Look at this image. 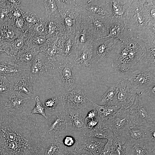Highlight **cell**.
<instances>
[{
	"label": "cell",
	"instance_id": "25",
	"mask_svg": "<svg viewBox=\"0 0 155 155\" xmlns=\"http://www.w3.org/2000/svg\"><path fill=\"white\" fill-rule=\"evenodd\" d=\"M40 51L39 49L27 45L20 50L14 57L12 61L16 65L30 66L37 54Z\"/></svg>",
	"mask_w": 155,
	"mask_h": 155
},
{
	"label": "cell",
	"instance_id": "34",
	"mask_svg": "<svg viewBox=\"0 0 155 155\" xmlns=\"http://www.w3.org/2000/svg\"><path fill=\"white\" fill-rule=\"evenodd\" d=\"M126 26V24L123 21L112 17V22L109 33L103 39L113 38L119 40H122L125 34Z\"/></svg>",
	"mask_w": 155,
	"mask_h": 155
},
{
	"label": "cell",
	"instance_id": "21",
	"mask_svg": "<svg viewBox=\"0 0 155 155\" xmlns=\"http://www.w3.org/2000/svg\"><path fill=\"white\" fill-rule=\"evenodd\" d=\"M126 155H155V141L144 139L131 142Z\"/></svg>",
	"mask_w": 155,
	"mask_h": 155
},
{
	"label": "cell",
	"instance_id": "28",
	"mask_svg": "<svg viewBox=\"0 0 155 155\" xmlns=\"http://www.w3.org/2000/svg\"><path fill=\"white\" fill-rule=\"evenodd\" d=\"M108 140L95 137H85L80 149H84L90 152L93 155H99Z\"/></svg>",
	"mask_w": 155,
	"mask_h": 155
},
{
	"label": "cell",
	"instance_id": "50",
	"mask_svg": "<svg viewBox=\"0 0 155 155\" xmlns=\"http://www.w3.org/2000/svg\"><path fill=\"white\" fill-rule=\"evenodd\" d=\"M113 139L108 140L99 155H110L112 150Z\"/></svg>",
	"mask_w": 155,
	"mask_h": 155
},
{
	"label": "cell",
	"instance_id": "58",
	"mask_svg": "<svg viewBox=\"0 0 155 155\" xmlns=\"http://www.w3.org/2000/svg\"><path fill=\"white\" fill-rule=\"evenodd\" d=\"M65 155H74L72 152H69L66 153Z\"/></svg>",
	"mask_w": 155,
	"mask_h": 155
},
{
	"label": "cell",
	"instance_id": "52",
	"mask_svg": "<svg viewBox=\"0 0 155 155\" xmlns=\"http://www.w3.org/2000/svg\"><path fill=\"white\" fill-rule=\"evenodd\" d=\"M11 12L13 20L23 17L24 13L20 9V7H17L12 9Z\"/></svg>",
	"mask_w": 155,
	"mask_h": 155
},
{
	"label": "cell",
	"instance_id": "14",
	"mask_svg": "<svg viewBox=\"0 0 155 155\" xmlns=\"http://www.w3.org/2000/svg\"><path fill=\"white\" fill-rule=\"evenodd\" d=\"M20 92L13 90L7 98L0 100V104L6 110L15 113H19L24 111L26 105L31 99L28 96L23 97Z\"/></svg>",
	"mask_w": 155,
	"mask_h": 155
},
{
	"label": "cell",
	"instance_id": "32",
	"mask_svg": "<svg viewBox=\"0 0 155 155\" xmlns=\"http://www.w3.org/2000/svg\"><path fill=\"white\" fill-rule=\"evenodd\" d=\"M47 139L42 155H65L66 152L60 137Z\"/></svg>",
	"mask_w": 155,
	"mask_h": 155
},
{
	"label": "cell",
	"instance_id": "45",
	"mask_svg": "<svg viewBox=\"0 0 155 155\" xmlns=\"http://www.w3.org/2000/svg\"><path fill=\"white\" fill-rule=\"evenodd\" d=\"M12 20L11 9L9 7L0 8V24Z\"/></svg>",
	"mask_w": 155,
	"mask_h": 155
},
{
	"label": "cell",
	"instance_id": "39",
	"mask_svg": "<svg viewBox=\"0 0 155 155\" xmlns=\"http://www.w3.org/2000/svg\"><path fill=\"white\" fill-rule=\"evenodd\" d=\"M28 33L29 32L22 33L17 38L9 43V55L15 56L25 46L28 39Z\"/></svg>",
	"mask_w": 155,
	"mask_h": 155
},
{
	"label": "cell",
	"instance_id": "11",
	"mask_svg": "<svg viewBox=\"0 0 155 155\" xmlns=\"http://www.w3.org/2000/svg\"><path fill=\"white\" fill-rule=\"evenodd\" d=\"M65 34L48 38L46 43L40 49V52L44 53L57 67L60 63L67 58L63 55L62 48L63 38Z\"/></svg>",
	"mask_w": 155,
	"mask_h": 155
},
{
	"label": "cell",
	"instance_id": "17",
	"mask_svg": "<svg viewBox=\"0 0 155 155\" xmlns=\"http://www.w3.org/2000/svg\"><path fill=\"white\" fill-rule=\"evenodd\" d=\"M62 81L63 86L66 92L72 90L76 86L75 72L72 63L67 58L60 63L57 67Z\"/></svg>",
	"mask_w": 155,
	"mask_h": 155
},
{
	"label": "cell",
	"instance_id": "30",
	"mask_svg": "<svg viewBox=\"0 0 155 155\" xmlns=\"http://www.w3.org/2000/svg\"><path fill=\"white\" fill-rule=\"evenodd\" d=\"M84 135L82 133L70 130L67 133L61 136L66 152L77 150L80 140Z\"/></svg>",
	"mask_w": 155,
	"mask_h": 155
},
{
	"label": "cell",
	"instance_id": "4",
	"mask_svg": "<svg viewBox=\"0 0 155 155\" xmlns=\"http://www.w3.org/2000/svg\"><path fill=\"white\" fill-rule=\"evenodd\" d=\"M155 20L152 19L144 10L140 0H133L126 23V29L138 37L148 29L155 26Z\"/></svg>",
	"mask_w": 155,
	"mask_h": 155
},
{
	"label": "cell",
	"instance_id": "29",
	"mask_svg": "<svg viewBox=\"0 0 155 155\" xmlns=\"http://www.w3.org/2000/svg\"><path fill=\"white\" fill-rule=\"evenodd\" d=\"M75 37L78 46H88L93 44L96 40L85 20V15L82 24L78 31L75 34Z\"/></svg>",
	"mask_w": 155,
	"mask_h": 155
},
{
	"label": "cell",
	"instance_id": "5",
	"mask_svg": "<svg viewBox=\"0 0 155 155\" xmlns=\"http://www.w3.org/2000/svg\"><path fill=\"white\" fill-rule=\"evenodd\" d=\"M123 74L122 77L129 81L136 88L137 93H143L155 85V66L145 64L135 70Z\"/></svg>",
	"mask_w": 155,
	"mask_h": 155
},
{
	"label": "cell",
	"instance_id": "31",
	"mask_svg": "<svg viewBox=\"0 0 155 155\" xmlns=\"http://www.w3.org/2000/svg\"><path fill=\"white\" fill-rule=\"evenodd\" d=\"M46 28L48 38L63 35L66 33V29L61 18L46 20Z\"/></svg>",
	"mask_w": 155,
	"mask_h": 155
},
{
	"label": "cell",
	"instance_id": "38",
	"mask_svg": "<svg viewBox=\"0 0 155 155\" xmlns=\"http://www.w3.org/2000/svg\"><path fill=\"white\" fill-rule=\"evenodd\" d=\"M100 105H120L117 98V83L111 86L101 96L98 104Z\"/></svg>",
	"mask_w": 155,
	"mask_h": 155
},
{
	"label": "cell",
	"instance_id": "27",
	"mask_svg": "<svg viewBox=\"0 0 155 155\" xmlns=\"http://www.w3.org/2000/svg\"><path fill=\"white\" fill-rule=\"evenodd\" d=\"M22 33L14 26V20L0 24V42L10 43Z\"/></svg>",
	"mask_w": 155,
	"mask_h": 155
},
{
	"label": "cell",
	"instance_id": "37",
	"mask_svg": "<svg viewBox=\"0 0 155 155\" xmlns=\"http://www.w3.org/2000/svg\"><path fill=\"white\" fill-rule=\"evenodd\" d=\"M46 20L61 18L59 12V0H42Z\"/></svg>",
	"mask_w": 155,
	"mask_h": 155
},
{
	"label": "cell",
	"instance_id": "9",
	"mask_svg": "<svg viewBox=\"0 0 155 155\" xmlns=\"http://www.w3.org/2000/svg\"><path fill=\"white\" fill-rule=\"evenodd\" d=\"M59 97L64 108L85 109L91 103L86 95L85 89L80 86H76L72 90L62 94Z\"/></svg>",
	"mask_w": 155,
	"mask_h": 155
},
{
	"label": "cell",
	"instance_id": "16",
	"mask_svg": "<svg viewBox=\"0 0 155 155\" xmlns=\"http://www.w3.org/2000/svg\"><path fill=\"white\" fill-rule=\"evenodd\" d=\"M129 108H126L121 106L107 119L114 135L118 134L130 123L131 119Z\"/></svg>",
	"mask_w": 155,
	"mask_h": 155
},
{
	"label": "cell",
	"instance_id": "15",
	"mask_svg": "<svg viewBox=\"0 0 155 155\" xmlns=\"http://www.w3.org/2000/svg\"><path fill=\"white\" fill-rule=\"evenodd\" d=\"M30 66L29 73L36 80L38 77L47 73L57 67L41 52L37 54Z\"/></svg>",
	"mask_w": 155,
	"mask_h": 155
},
{
	"label": "cell",
	"instance_id": "35",
	"mask_svg": "<svg viewBox=\"0 0 155 155\" xmlns=\"http://www.w3.org/2000/svg\"><path fill=\"white\" fill-rule=\"evenodd\" d=\"M94 108L97 110L99 117L102 120H107L121 107L120 105H106L98 104L90 99Z\"/></svg>",
	"mask_w": 155,
	"mask_h": 155
},
{
	"label": "cell",
	"instance_id": "41",
	"mask_svg": "<svg viewBox=\"0 0 155 155\" xmlns=\"http://www.w3.org/2000/svg\"><path fill=\"white\" fill-rule=\"evenodd\" d=\"M48 39L47 36L39 35L29 30L28 37L26 45L40 49Z\"/></svg>",
	"mask_w": 155,
	"mask_h": 155
},
{
	"label": "cell",
	"instance_id": "10",
	"mask_svg": "<svg viewBox=\"0 0 155 155\" xmlns=\"http://www.w3.org/2000/svg\"><path fill=\"white\" fill-rule=\"evenodd\" d=\"M155 127H148L136 124L131 121L122 131L117 135L130 142L144 139L155 141Z\"/></svg>",
	"mask_w": 155,
	"mask_h": 155
},
{
	"label": "cell",
	"instance_id": "20",
	"mask_svg": "<svg viewBox=\"0 0 155 155\" xmlns=\"http://www.w3.org/2000/svg\"><path fill=\"white\" fill-rule=\"evenodd\" d=\"M93 46L92 45L78 46L75 51V57L74 61L75 64L80 69L86 71L91 69L93 60Z\"/></svg>",
	"mask_w": 155,
	"mask_h": 155
},
{
	"label": "cell",
	"instance_id": "2",
	"mask_svg": "<svg viewBox=\"0 0 155 155\" xmlns=\"http://www.w3.org/2000/svg\"><path fill=\"white\" fill-rule=\"evenodd\" d=\"M147 53L144 42L130 32L118 40L111 61L112 67L119 73L135 70L146 64Z\"/></svg>",
	"mask_w": 155,
	"mask_h": 155
},
{
	"label": "cell",
	"instance_id": "23",
	"mask_svg": "<svg viewBox=\"0 0 155 155\" xmlns=\"http://www.w3.org/2000/svg\"><path fill=\"white\" fill-rule=\"evenodd\" d=\"M85 136L86 137H95L108 140L113 139L114 134L107 119L102 120L98 117L97 125L92 129L88 128Z\"/></svg>",
	"mask_w": 155,
	"mask_h": 155
},
{
	"label": "cell",
	"instance_id": "54",
	"mask_svg": "<svg viewBox=\"0 0 155 155\" xmlns=\"http://www.w3.org/2000/svg\"><path fill=\"white\" fill-rule=\"evenodd\" d=\"M98 121V119L87 121L86 123L87 127L89 129H92L97 125Z\"/></svg>",
	"mask_w": 155,
	"mask_h": 155
},
{
	"label": "cell",
	"instance_id": "3",
	"mask_svg": "<svg viewBox=\"0 0 155 155\" xmlns=\"http://www.w3.org/2000/svg\"><path fill=\"white\" fill-rule=\"evenodd\" d=\"M59 12L66 33L75 35L84 18L85 12L82 5L75 0H59Z\"/></svg>",
	"mask_w": 155,
	"mask_h": 155
},
{
	"label": "cell",
	"instance_id": "36",
	"mask_svg": "<svg viewBox=\"0 0 155 155\" xmlns=\"http://www.w3.org/2000/svg\"><path fill=\"white\" fill-rule=\"evenodd\" d=\"M147 53L146 64L150 66H155V36H148L142 39Z\"/></svg>",
	"mask_w": 155,
	"mask_h": 155
},
{
	"label": "cell",
	"instance_id": "18",
	"mask_svg": "<svg viewBox=\"0 0 155 155\" xmlns=\"http://www.w3.org/2000/svg\"><path fill=\"white\" fill-rule=\"evenodd\" d=\"M82 6L86 12L90 14L110 17L113 16L110 0H89L85 5H82Z\"/></svg>",
	"mask_w": 155,
	"mask_h": 155
},
{
	"label": "cell",
	"instance_id": "24",
	"mask_svg": "<svg viewBox=\"0 0 155 155\" xmlns=\"http://www.w3.org/2000/svg\"><path fill=\"white\" fill-rule=\"evenodd\" d=\"M133 0H110L113 14V17L122 21L126 24Z\"/></svg>",
	"mask_w": 155,
	"mask_h": 155
},
{
	"label": "cell",
	"instance_id": "8",
	"mask_svg": "<svg viewBox=\"0 0 155 155\" xmlns=\"http://www.w3.org/2000/svg\"><path fill=\"white\" fill-rule=\"evenodd\" d=\"M142 93H137L134 101L129 108L131 121L148 127H155V119L148 113L141 98Z\"/></svg>",
	"mask_w": 155,
	"mask_h": 155
},
{
	"label": "cell",
	"instance_id": "51",
	"mask_svg": "<svg viewBox=\"0 0 155 155\" xmlns=\"http://www.w3.org/2000/svg\"><path fill=\"white\" fill-rule=\"evenodd\" d=\"M98 119V112L96 109L94 108L90 111L86 116L84 119L85 123L86 124L88 120Z\"/></svg>",
	"mask_w": 155,
	"mask_h": 155
},
{
	"label": "cell",
	"instance_id": "44",
	"mask_svg": "<svg viewBox=\"0 0 155 155\" xmlns=\"http://www.w3.org/2000/svg\"><path fill=\"white\" fill-rule=\"evenodd\" d=\"M29 30L36 34L47 36L46 21H43L40 18L38 21Z\"/></svg>",
	"mask_w": 155,
	"mask_h": 155
},
{
	"label": "cell",
	"instance_id": "55",
	"mask_svg": "<svg viewBox=\"0 0 155 155\" xmlns=\"http://www.w3.org/2000/svg\"><path fill=\"white\" fill-rule=\"evenodd\" d=\"M146 91L148 93L149 97L154 98L155 95V85L150 87Z\"/></svg>",
	"mask_w": 155,
	"mask_h": 155
},
{
	"label": "cell",
	"instance_id": "13",
	"mask_svg": "<svg viewBox=\"0 0 155 155\" xmlns=\"http://www.w3.org/2000/svg\"><path fill=\"white\" fill-rule=\"evenodd\" d=\"M117 83V98L118 103L126 108L133 104L136 95V88L128 80L122 77Z\"/></svg>",
	"mask_w": 155,
	"mask_h": 155
},
{
	"label": "cell",
	"instance_id": "40",
	"mask_svg": "<svg viewBox=\"0 0 155 155\" xmlns=\"http://www.w3.org/2000/svg\"><path fill=\"white\" fill-rule=\"evenodd\" d=\"M78 46L76 42L74 35L66 32L63 36L62 44L64 56L68 58L73 52H75Z\"/></svg>",
	"mask_w": 155,
	"mask_h": 155
},
{
	"label": "cell",
	"instance_id": "56",
	"mask_svg": "<svg viewBox=\"0 0 155 155\" xmlns=\"http://www.w3.org/2000/svg\"><path fill=\"white\" fill-rule=\"evenodd\" d=\"M6 42H0V55L3 53H7L5 50V44Z\"/></svg>",
	"mask_w": 155,
	"mask_h": 155
},
{
	"label": "cell",
	"instance_id": "53",
	"mask_svg": "<svg viewBox=\"0 0 155 155\" xmlns=\"http://www.w3.org/2000/svg\"><path fill=\"white\" fill-rule=\"evenodd\" d=\"M72 152L74 155H93L90 152L84 149L75 150Z\"/></svg>",
	"mask_w": 155,
	"mask_h": 155
},
{
	"label": "cell",
	"instance_id": "6",
	"mask_svg": "<svg viewBox=\"0 0 155 155\" xmlns=\"http://www.w3.org/2000/svg\"><path fill=\"white\" fill-rule=\"evenodd\" d=\"M44 120L47 138L62 136L71 129V121L64 109L52 113Z\"/></svg>",
	"mask_w": 155,
	"mask_h": 155
},
{
	"label": "cell",
	"instance_id": "49",
	"mask_svg": "<svg viewBox=\"0 0 155 155\" xmlns=\"http://www.w3.org/2000/svg\"><path fill=\"white\" fill-rule=\"evenodd\" d=\"M59 101H60V97L57 96L45 100L43 105L48 110L53 111L56 107Z\"/></svg>",
	"mask_w": 155,
	"mask_h": 155
},
{
	"label": "cell",
	"instance_id": "48",
	"mask_svg": "<svg viewBox=\"0 0 155 155\" xmlns=\"http://www.w3.org/2000/svg\"><path fill=\"white\" fill-rule=\"evenodd\" d=\"M14 22L15 27L22 33L29 32V29L23 17L14 20Z\"/></svg>",
	"mask_w": 155,
	"mask_h": 155
},
{
	"label": "cell",
	"instance_id": "33",
	"mask_svg": "<svg viewBox=\"0 0 155 155\" xmlns=\"http://www.w3.org/2000/svg\"><path fill=\"white\" fill-rule=\"evenodd\" d=\"M131 142L124 137L114 135L113 139L112 150L110 155H126Z\"/></svg>",
	"mask_w": 155,
	"mask_h": 155
},
{
	"label": "cell",
	"instance_id": "22",
	"mask_svg": "<svg viewBox=\"0 0 155 155\" xmlns=\"http://www.w3.org/2000/svg\"><path fill=\"white\" fill-rule=\"evenodd\" d=\"M12 58V57L6 53L0 55V75L15 78L28 70L15 65L13 62Z\"/></svg>",
	"mask_w": 155,
	"mask_h": 155
},
{
	"label": "cell",
	"instance_id": "26",
	"mask_svg": "<svg viewBox=\"0 0 155 155\" xmlns=\"http://www.w3.org/2000/svg\"><path fill=\"white\" fill-rule=\"evenodd\" d=\"M14 79L13 90L24 93L30 97L33 94L32 87L36 80L29 73H23Z\"/></svg>",
	"mask_w": 155,
	"mask_h": 155
},
{
	"label": "cell",
	"instance_id": "46",
	"mask_svg": "<svg viewBox=\"0 0 155 155\" xmlns=\"http://www.w3.org/2000/svg\"><path fill=\"white\" fill-rule=\"evenodd\" d=\"M23 17L29 29L34 25L38 21L40 18L36 14L29 12H24Z\"/></svg>",
	"mask_w": 155,
	"mask_h": 155
},
{
	"label": "cell",
	"instance_id": "47",
	"mask_svg": "<svg viewBox=\"0 0 155 155\" xmlns=\"http://www.w3.org/2000/svg\"><path fill=\"white\" fill-rule=\"evenodd\" d=\"M34 100L36 101L35 105L31 111V113L32 114H40L45 119L47 118V117L45 113L44 108L42 104L39 97L36 96L35 97Z\"/></svg>",
	"mask_w": 155,
	"mask_h": 155
},
{
	"label": "cell",
	"instance_id": "7",
	"mask_svg": "<svg viewBox=\"0 0 155 155\" xmlns=\"http://www.w3.org/2000/svg\"><path fill=\"white\" fill-rule=\"evenodd\" d=\"M84 11L85 20L95 39H102L107 36L112 22L113 17L98 16Z\"/></svg>",
	"mask_w": 155,
	"mask_h": 155
},
{
	"label": "cell",
	"instance_id": "19",
	"mask_svg": "<svg viewBox=\"0 0 155 155\" xmlns=\"http://www.w3.org/2000/svg\"><path fill=\"white\" fill-rule=\"evenodd\" d=\"M71 123L70 130L84 133L87 130L85 122V109L71 108H64Z\"/></svg>",
	"mask_w": 155,
	"mask_h": 155
},
{
	"label": "cell",
	"instance_id": "12",
	"mask_svg": "<svg viewBox=\"0 0 155 155\" xmlns=\"http://www.w3.org/2000/svg\"><path fill=\"white\" fill-rule=\"evenodd\" d=\"M118 40L115 38H109L95 40L93 46V60L97 63L109 59L111 61L112 55Z\"/></svg>",
	"mask_w": 155,
	"mask_h": 155
},
{
	"label": "cell",
	"instance_id": "57",
	"mask_svg": "<svg viewBox=\"0 0 155 155\" xmlns=\"http://www.w3.org/2000/svg\"><path fill=\"white\" fill-rule=\"evenodd\" d=\"M8 0H0V8L7 6Z\"/></svg>",
	"mask_w": 155,
	"mask_h": 155
},
{
	"label": "cell",
	"instance_id": "1",
	"mask_svg": "<svg viewBox=\"0 0 155 155\" xmlns=\"http://www.w3.org/2000/svg\"><path fill=\"white\" fill-rule=\"evenodd\" d=\"M46 133L44 120L28 111L11 113L0 104V147L8 155H42Z\"/></svg>",
	"mask_w": 155,
	"mask_h": 155
},
{
	"label": "cell",
	"instance_id": "42",
	"mask_svg": "<svg viewBox=\"0 0 155 155\" xmlns=\"http://www.w3.org/2000/svg\"><path fill=\"white\" fill-rule=\"evenodd\" d=\"M143 7L151 18L155 20V1L154 0H140Z\"/></svg>",
	"mask_w": 155,
	"mask_h": 155
},
{
	"label": "cell",
	"instance_id": "43",
	"mask_svg": "<svg viewBox=\"0 0 155 155\" xmlns=\"http://www.w3.org/2000/svg\"><path fill=\"white\" fill-rule=\"evenodd\" d=\"M10 82L5 76L0 75V94H9L12 91Z\"/></svg>",
	"mask_w": 155,
	"mask_h": 155
}]
</instances>
